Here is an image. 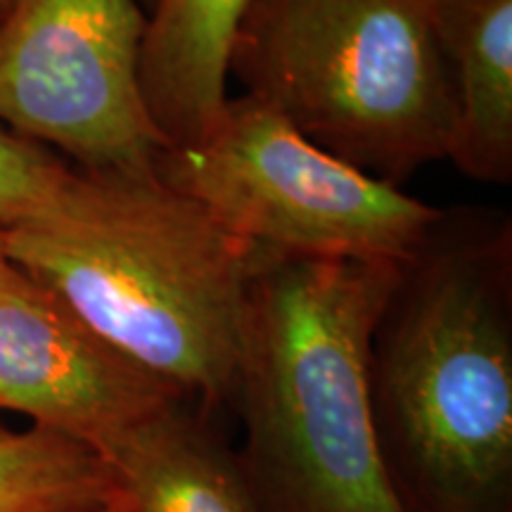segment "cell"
<instances>
[{
    "label": "cell",
    "instance_id": "13",
    "mask_svg": "<svg viewBox=\"0 0 512 512\" xmlns=\"http://www.w3.org/2000/svg\"><path fill=\"white\" fill-rule=\"evenodd\" d=\"M12 271H15V266H12L8 254V230L0 226V287L10 278Z\"/></svg>",
    "mask_w": 512,
    "mask_h": 512
},
{
    "label": "cell",
    "instance_id": "10",
    "mask_svg": "<svg viewBox=\"0 0 512 512\" xmlns=\"http://www.w3.org/2000/svg\"><path fill=\"white\" fill-rule=\"evenodd\" d=\"M128 512H271L240 453L195 401L145 422L107 458Z\"/></svg>",
    "mask_w": 512,
    "mask_h": 512
},
{
    "label": "cell",
    "instance_id": "8",
    "mask_svg": "<svg viewBox=\"0 0 512 512\" xmlns=\"http://www.w3.org/2000/svg\"><path fill=\"white\" fill-rule=\"evenodd\" d=\"M140 91L166 150L207 136L228 100V62L249 0H143Z\"/></svg>",
    "mask_w": 512,
    "mask_h": 512
},
{
    "label": "cell",
    "instance_id": "12",
    "mask_svg": "<svg viewBox=\"0 0 512 512\" xmlns=\"http://www.w3.org/2000/svg\"><path fill=\"white\" fill-rule=\"evenodd\" d=\"M93 176L64 164L48 147L0 128V226L50 223L86 202Z\"/></svg>",
    "mask_w": 512,
    "mask_h": 512
},
{
    "label": "cell",
    "instance_id": "15",
    "mask_svg": "<svg viewBox=\"0 0 512 512\" xmlns=\"http://www.w3.org/2000/svg\"><path fill=\"white\" fill-rule=\"evenodd\" d=\"M107 512H128V505H121V508H114V510H107Z\"/></svg>",
    "mask_w": 512,
    "mask_h": 512
},
{
    "label": "cell",
    "instance_id": "14",
    "mask_svg": "<svg viewBox=\"0 0 512 512\" xmlns=\"http://www.w3.org/2000/svg\"><path fill=\"white\" fill-rule=\"evenodd\" d=\"M15 3L17 0H0V15H5V12H8Z\"/></svg>",
    "mask_w": 512,
    "mask_h": 512
},
{
    "label": "cell",
    "instance_id": "11",
    "mask_svg": "<svg viewBox=\"0 0 512 512\" xmlns=\"http://www.w3.org/2000/svg\"><path fill=\"white\" fill-rule=\"evenodd\" d=\"M126 505L100 456L29 425L0 427V512H107Z\"/></svg>",
    "mask_w": 512,
    "mask_h": 512
},
{
    "label": "cell",
    "instance_id": "16",
    "mask_svg": "<svg viewBox=\"0 0 512 512\" xmlns=\"http://www.w3.org/2000/svg\"><path fill=\"white\" fill-rule=\"evenodd\" d=\"M0 415H3V413H0ZM0 427H5V425H3V420H0Z\"/></svg>",
    "mask_w": 512,
    "mask_h": 512
},
{
    "label": "cell",
    "instance_id": "7",
    "mask_svg": "<svg viewBox=\"0 0 512 512\" xmlns=\"http://www.w3.org/2000/svg\"><path fill=\"white\" fill-rule=\"evenodd\" d=\"M181 401L192 399L19 268L0 287V413L24 415L107 463L138 427Z\"/></svg>",
    "mask_w": 512,
    "mask_h": 512
},
{
    "label": "cell",
    "instance_id": "3",
    "mask_svg": "<svg viewBox=\"0 0 512 512\" xmlns=\"http://www.w3.org/2000/svg\"><path fill=\"white\" fill-rule=\"evenodd\" d=\"M8 254L88 328L204 411L228 406L264 254L157 171L93 176L74 214L8 230Z\"/></svg>",
    "mask_w": 512,
    "mask_h": 512
},
{
    "label": "cell",
    "instance_id": "5",
    "mask_svg": "<svg viewBox=\"0 0 512 512\" xmlns=\"http://www.w3.org/2000/svg\"><path fill=\"white\" fill-rule=\"evenodd\" d=\"M155 171L266 256L406 264L444 214L320 150L247 95H228L207 136L164 150Z\"/></svg>",
    "mask_w": 512,
    "mask_h": 512
},
{
    "label": "cell",
    "instance_id": "9",
    "mask_svg": "<svg viewBox=\"0 0 512 512\" xmlns=\"http://www.w3.org/2000/svg\"><path fill=\"white\" fill-rule=\"evenodd\" d=\"M456 100L451 162L477 183L512 181V0H427Z\"/></svg>",
    "mask_w": 512,
    "mask_h": 512
},
{
    "label": "cell",
    "instance_id": "1",
    "mask_svg": "<svg viewBox=\"0 0 512 512\" xmlns=\"http://www.w3.org/2000/svg\"><path fill=\"white\" fill-rule=\"evenodd\" d=\"M370 396L403 510L512 512L508 216L444 209L377 320Z\"/></svg>",
    "mask_w": 512,
    "mask_h": 512
},
{
    "label": "cell",
    "instance_id": "17",
    "mask_svg": "<svg viewBox=\"0 0 512 512\" xmlns=\"http://www.w3.org/2000/svg\"><path fill=\"white\" fill-rule=\"evenodd\" d=\"M0 17H3V15H0Z\"/></svg>",
    "mask_w": 512,
    "mask_h": 512
},
{
    "label": "cell",
    "instance_id": "4",
    "mask_svg": "<svg viewBox=\"0 0 512 512\" xmlns=\"http://www.w3.org/2000/svg\"><path fill=\"white\" fill-rule=\"evenodd\" d=\"M228 76L396 188L451 150L456 100L427 0H249Z\"/></svg>",
    "mask_w": 512,
    "mask_h": 512
},
{
    "label": "cell",
    "instance_id": "6",
    "mask_svg": "<svg viewBox=\"0 0 512 512\" xmlns=\"http://www.w3.org/2000/svg\"><path fill=\"white\" fill-rule=\"evenodd\" d=\"M140 0H17L0 17V124L91 176L155 174Z\"/></svg>",
    "mask_w": 512,
    "mask_h": 512
},
{
    "label": "cell",
    "instance_id": "2",
    "mask_svg": "<svg viewBox=\"0 0 512 512\" xmlns=\"http://www.w3.org/2000/svg\"><path fill=\"white\" fill-rule=\"evenodd\" d=\"M394 261L261 256L230 406L240 458L271 512H406L384 467L370 349Z\"/></svg>",
    "mask_w": 512,
    "mask_h": 512
}]
</instances>
